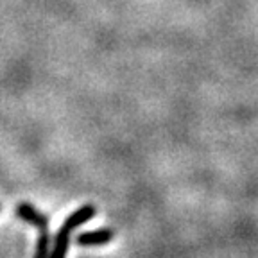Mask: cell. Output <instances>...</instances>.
I'll use <instances>...</instances> for the list:
<instances>
[{"label": "cell", "mask_w": 258, "mask_h": 258, "mask_svg": "<svg viewBox=\"0 0 258 258\" xmlns=\"http://www.w3.org/2000/svg\"><path fill=\"white\" fill-rule=\"evenodd\" d=\"M93 215H95V206H92V205L81 206L79 210L74 212V214H70L69 217H67V221L63 222V226H61V230L57 231L56 240H54V249L48 258H64L67 256L72 231L76 230L77 226L92 221Z\"/></svg>", "instance_id": "cell-1"}, {"label": "cell", "mask_w": 258, "mask_h": 258, "mask_svg": "<svg viewBox=\"0 0 258 258\" xmlns=\"http://www.w3.org/2000/svg\"><path fill=\"white\" fill-rule=\"evenodd\" d=\"M16 215H18L22 221L36 226L38 231H40L34 258H48V219H47V215L38 212V210L32 205H29V203H18V206H16Z\"/></svg>", "instance_id": "cell-2"}, {"label": "cell", "mask_w": 258, "mask_h": 258, "mask_svg": "<svg viewBox=\"0 0 258 258\" xmlns=\"http://www.w3.org/2000/svg\"><path fill=\"white\" fill-rule=\"evenodd\" d=\"M115 238V231L111 228H102V230L88 231V233H81L77 237V244L83 247H93V246H104L109 240Z\"/></svg>", "instance_id": "cell-3"}, {"label": "cell", "mask_w": 258, "mask_h": 258, "mask_svg": "<svg viewBox=\"0 0 258 258\" xmlns=\"http://www.w3.org/2000/svg\"><path fill=\"white\" fill-rule=\"evenodd\" d=\"M0 212H2V206H0Z\"/></svg>", "instance_id": "cell-4"}]
</instances>
